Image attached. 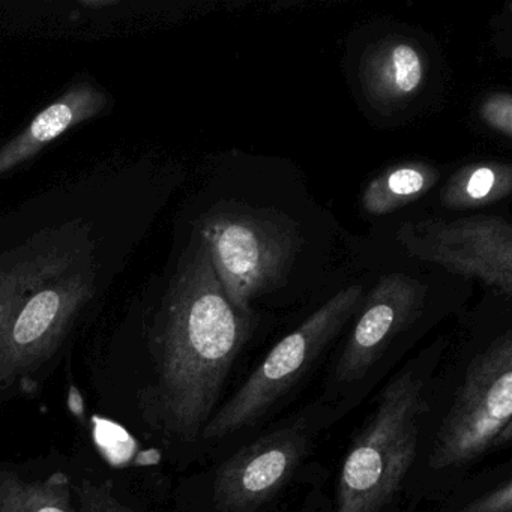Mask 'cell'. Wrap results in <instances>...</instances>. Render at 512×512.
<instances>
[{
    "instance_id": "6da1fadb",
    "label": "cell",
    "mask_w": 512,
    "mask_h": 512,
    "mask_svg": "<svg viewBox=\"0 0 512 512\" xmlns=\"http://www.w3.org/2000/svg\"><path fill=\"white\" fill-rule=\"evenodd\" d=\"M259 316L233 308L200 236L179 266L152 337L146 421L173 445L200 451L211 419L232 392Z\"/></svg>"
},
{
    "instance_id": "7a4b0ae2",
    "label": "cell",
    "mask_w": 512,
    "mask_h": 512,
    "mask_svg": "<svg viewBox=\"0 0 512 512\" xmlns=\"http://www.w3.org/2000/svg\"><path fill=\"white\" fill-rule=\"evenodd\" d=\"M511 448V326L455 350L448 343L428 386L407 511L436 505L464 478Z\"/></svg>"
},
{
    "instance_id": "3957f363",
    "label": "cell",
    "mask_w": 512,
    "mask_h": 512,
    "mask_svg": "<svg viewBox=\"0 0 512 512\" xmlns=\"http://www.w3.org/2000/svg\"><path fill=\"white\" fill-rule=\"evenodd\" d=\"M448 343L446 335L434 338L374 392L341 458L329 512H409L428 386Z\"/></svg>"
},
{
    "instance_id": "277c9868",
    "label": "cell",
    "mask_w": 512,
    "mask_h": 512,
    "mask_svg": "<svg viewBox=\"0 0 512 512\" xmlns=\"http://www.w3.org/2000/svg\"><path fill=\"white\" fill-rule=\"evenodd\" d=\"M334 409L313 398L211 460L200 475V512H275L322 469L320 443L340 424Z\"/></svg>"
},
{
    "instance_id": "5b68a950",
    "label": "cell",
    "mask_w": 512,
    "mask_h": 512,
    "mask_svg": "<svg viewBox=\"0 0 512 512\" xmlns=\"http://www.w3.org/2000/svg\"><path fill=\"white\" fill-rule=\"evenodd\" d=\"M364 298L361 286L340 290L275 343L227 395L203 433L200 451L214 460L283 416L320 367H326Z\"/></svg>"
},
{
    "instance_id": "8992f818",
    "label": "cell",
    "mask_w": 512,
    "mask_h": 512,
    "mask_svg": "<svg viewBox=\"0 0 512 512\" xmlns=\"http://www.w3.org/2000/svg\"><path fill=\"white\" fill-rule=\"evenodd\" d=\"M428 287L409 275L380 280L334 350L317 395L343 421L403 365L427 317Z\"/></svg>"
},
{
    "instance_id": "52a82bcc",
    "label": "cell",
    "mask_w": 512,
    "mask_h": 512,
    "mask_svg": "<svg viewBox=\"0 0 512 512\" xmlns=\"http://www.w3.org/2000/svg\"><path fill=\"white\" fill-rule=\"evenodd\" d=\"M200 236L227 299L242 316H257L254 298L284 283L301 247L295 224L266 209L211 215Z\"/></svg>"
},
{
    "instance_id": "ba28073f",
    "label": "cell",
    "mask_w": 512,
    "mask_h": 512,
    "mask_svg": "<svg viewBox=\"0 0 512 512\" xmlns=\"http://www.w3.org/2000/svg\"><path fill=\"white\" fill-rule=\"evenodd\" d=\"M94 295L91 272L67 271L26 293L0 326V388L43 367Z\"/></svg>"
},
{
    "instance_id": "9c48e42d",
    "label": "cell",
    "mask_w": 512,
    "mask_h": 512,
    "mask_svg": "<svg viewBox=\"0 0 512 512\" xmlns=\"http://www.w3.org/2000/svg\"><path fill=\"white\" fill-rule=\"evenodd\" d=\"M398 239L407 254L476 278L509 298L512 292V227L500 217L406 223Z\"/></svg>"
},
{
    "instance_id": "30bf717a",
    "label": "cell",
    "mask_w": 512,
    "mask_h": 512,
    "mask_svg": "<svg viewBox=\"0 0 512 512\" xmlns=\"http://www.w3.org/2000/svg\"><path fill=\"white\" fill-rule=\"evenodd\" d=\"M427 58L409 38L394 37L371 44L361 58L359 79L365 97L377 110L403 107L427 79Z\"/></svg>"
},
{
    "instance_id": "8fae6325",
    "label": "cell",
    "mask_w": 512,
    "mask_h": 512,
    "mask_svg": "<svg viewBox=\"0 0 512 512\" xmlns=\"http://www.w3.org/2000/svg\"><path fill=\"white\" fill-rule=\"evenodd\" d=\"M107 98L89 83H79L50 104L23 133L0 149V175L31 160L44 146L71 128L103 112Z\"/></svg>"
},
{
    "instance_id": "7c38bea8",
    "label": "cell",
    "mask_w": 512,
    "mask_h": 512,
    "mask_svg": "<svg viewBox=\"0 0 512 512\" xmlns=\"http://www.w3.org/2000/svg\"><path fill=\"white\" fill-rule=\"evenodd\" d=\"M434 512H512V457L491 461L464 478Z\"/></svg>"
},
{
    "instance_id": "4fadbf2b",
    "label": "cell",
    "mask_w": 512,
    "mask_h": 512,
    "mask_svg": "<svg viewBox=\"0 0 512 512\" xmlns=\"http://www.w3.org/2000/svg\"><path fill=\"white\" fill-rule=\"evenodd\" d=\"M436 167L404 163L380 173L365 188L362 206L371 215H386L416 202L439 181Z\"/></svg>"
},
{
    "instance_id": "5bb4252c",
    "label": "cell",
    "mask_w": 512,
    "mask_h": 512,
    "mask_svg": "<svg viewBox=\"0 0 512 512\" xmlns=\"http://www.w3.org/2000/svg\"><path fill=\"white\" fill-rule=\"evenodd\" d=\"M512 191V167L506 163H475L461 167L442 191L449 209H473L493 205Z\"/></svg>"
},
{
    "instance_id": "9a60e30c",
    "label": "cell",
    "mask_w": 512,
    "mask_h": 512,
    "mask_svg": "<svg viewBox=\"0 0 512 512\" xmlns=\"http://www.w3.org/2000/svg\"><path fill=\"white\" fill-rule=\"evenodd\" d=\"M0 512H76L73 484L65 473L25 481L4 470L0 472Z\"/></svg>"
},
{
    "instance_id": "2e32d148",
    "label": "cell",
    "mask_w": 512,
    "mask_h": 512,
    "mask_svg": "<svg viewBox=\"0 0 512 512\" xmlns=\"http://www.w3.org/2000/svg\"><path fill=\"white\" fill-rule=\"evenodd\" d=\"M76 512H131L116 496L110 482L82 481L73 487Z\"/></svg>"
},
{
    "instance_id": "e0dca14e",
    "label": "cell",
    "mask_w": 512,
    "mask_h": 512,
    "mask_svg": "<svg viewBox=\"0 0 512 512\" xmlns=\"http://www.w3.org/2000/svg\"><path fill=\"white\" fill-rule=\"evenodd\" d=\"M479 115L482 121L502 134L506 139L512 137V97L508 92H496L484 98L479 107Z\"/></svg>"
},
{
    "instance_id": "ac0fdd59",
    "label": "cell",
    "mask_w": 512,
    "mask_h": 512,
    "mask_svg": "<svg viewBox=\"0 0 512 512\" xmlns=\"http://www.w3.org/2000/svg\"><path fill=\"white\" fill-rule=\"evenodd\" d=\"M326 472L317 476L307 487L301 502L289 512H329V493L325 488Z\"/></svg>"
},
{
    "instance_id": "d6986e66",
    "label": "cell",
    "mask_w": 512,
    "mask_h": 512,
    "mask_svg": "<svg viewBox=\"0 0 512 512\" xmlns=\"http://www.w3.org/2000/svg\"><path fill=\"white\" fill-rule=\"evenodd\" d=\"M80 4L85 5V7L101 8L110 7V5L118 4V2H112V0H82Z\"/></svg>"
},
{
    "instance_id": "ffe728a7",
    "label": "cell",
    "mask_w": 512,
    "mask_h": 512,
    "mask_svg": "<svg viewBox=\"0 0 512 512\" xmlns=\"http://www.w3.org/2000/svg\"><path fill=\"white\" fill-rule=\"evenodd\" d=\"M4 320H5V313H4V310H2V308H0V326H2V323H4Z\"/></svg>"
}]
</instances>
